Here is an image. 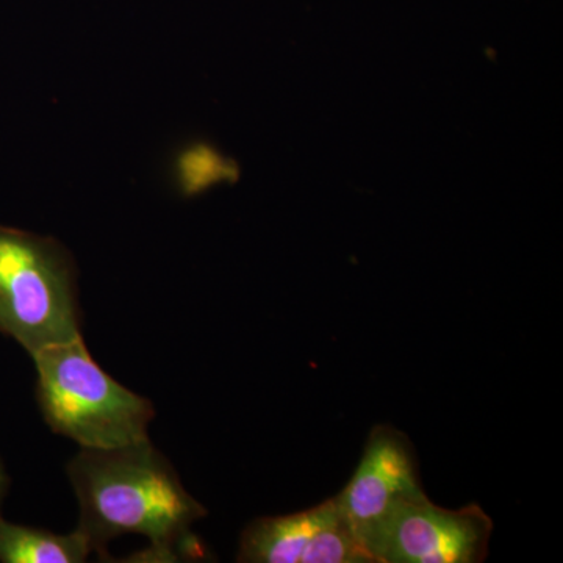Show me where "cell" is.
<instances>
[{
  "instance_id": "1",
  "label": "cell",
  "mask_w": 563,
  "mask_h": 563,
  "mask_svg": "<svg viewBox=\"0 0 563 563\" xmlns=\"http://www.w3.org/2000/svg\"><path fill=\"white\" fill-rule=\"evenodd\" d=\"M69 483L79 501V531L92 553L122 536L150 540L140 561L177 562L202 558L191 528L207 517L181 484L168 459L144 442L113 450H80L68 463Z\"/></svg>"
},
{
  "instance_id": "2",
  "label": "cell",
  "mask_w": 563,
  "mask_h": 563,
  "mask_svg": "<svg viewBox=\"0 0 563 563\" xmlns=\"http://www.w3.org/2000/svg\"><path fill=\"white\" fill-rule=\"evenodd\" d=\"M44 421L81 450H113L150 440L154 404L118 383L92 358L84 336L32 355Z\"/></svg>"
},
{
  "instance_id": "3",
  "label": "cell",
  "mask_w": 563,
  "mask_h": 563,
  "mask_svg": "<svg viewBox=\"0 0 563 563\" xmlns=\"http://www.w3.org/2000/svg\"><path fill=\"white\" fill-rule=\"evenodd\" d=\"M0 332L31 357L81 335L76 265L57 240L0 224Z\"/></svg>"
},
{
  "instance_id": "4",
  "label": "cell",
  "mask_w": 563,
  "mask_h": 563,
  "mask_svg": "<svg viewBox=\"0 0 563 563\" xmlns=\"http://www.w3.org/2000/svg\"><path fill=\"white\" fill-rule=\"evenodd\" d=\"M492 531L479 506L448 510L422 492L399 504L363 548L373 563H474L484 561Z\"/></svg>"
},
{
  "instance_id": "5",
  "label": "cell",
  "mask_w": 563,
  "mask_h": 563,
  "mask_svg": "<svg viewBox=\"0 0 563 563\" xmlns=\"http://www.w3.org/2000/svg\"><path fill=\"white\" fill-rule=\"evenodd\" d=\"M420 493L406 439L391 429L377 428L350 484L335 498L344 520L363 544L399 504Z\"/></svg>"
},
{
  "instance_id": "6",
  "label": "cell",
  "mask_w": 563,
  "mask_h": 563,
  "mask_svg": "<svg viewBox=\"0 0 563 563\" xmlns=\"http://www.w3.org/2000/svg\"><path fill=\"white\" fill-rule=\"evenodd\" d=\"M336 498L284 517L258 518L247 526L236 561L244 563H301L314 533L340 517Z\"/></svg>"
},
{
  "instance_id": "7",
  "label": "cell",
  "mask_w": 563,
  "mask_h": 563,
  "mask_svg": "<svg viewBox=\"0 0 563 563\" xmlns=\"http://www.w3.org/2000/svg\"><path fill=\"white\" fill-rule=\"evenodd\" d=\"M91 553V543L79 529L70 533H55L9 523L0 517L2 563H81Z\"/></svg>"
},
{
  "instance_id": "8",
  "label": "cell",
  "mask_w": 563,
  "mask_h": 563,
  "mask_svg": "<svg viewBox=\"0 0 563 563\" xmlns=\"http://www.w3.org/2000/svg\"><path fill=\"white\" fill-rule=\"evenodd\" d=\"M239 166L207 143L184 147L174 161V179L185 198H195L221 181L235 180Z\"/></svg>"
},
{
  "instance_id": "9",
  "label": "cell",
  "mask_w": 563,
  "mask_h": 563,
  "mask_svg": "<svg viewBox=\"0 0 563 563\" xmlns=\"http://www.w3.org/2000/svg\"><path fill=\"white\" fill-rule=\"evenodd\" d=\"M342 512V510H340ZM301 563H373L343 515L314 533Z\"/></svg>"
},
{
  "instance_id": "10",
  "label": "cell",
  "mask_w": 563,
  "mask_h": 563,
  "mask_svg": "<svg viewBox=\"0 0 563 563\" xmlns=\"http://www.w3.org/2000/svg\"><path fill=\"white\" fill-rule=\"evenodd\" d=\"M7 487H9V477H7L5 468H3L2 462H0V507H2ZM0 517H2V515H0Z\"/></svg>"
}]
</instances>
